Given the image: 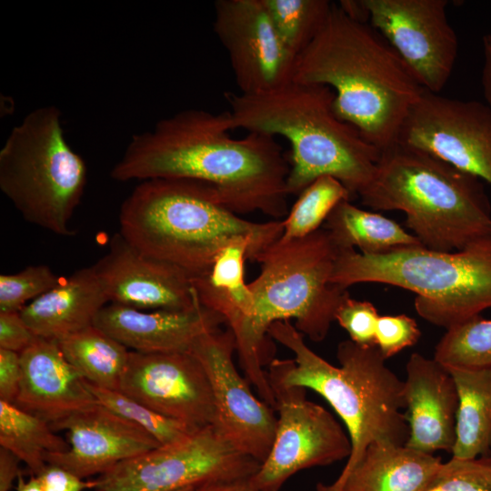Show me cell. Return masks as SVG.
Returning a JSON list of instances; mask_svg holds the SVG:
<instances>
[{
  "label": "cell",
  "instance_id": "obj_1",
  "mask_svg": "<svg viewBox=\"0 0 491 491\" xmlns=\"http://www.w3.org/2000/svg\"><path fill=\"white\" fill-rule=\"evenodd\" d=\"M228 111L185 109L133 135L111 169L114 180L189 179L215 187L223 203L242 215L279 218L288 213L290 165L269 135L234 138Z\"/></svg>",
  "mask_w": 491,
  "mask_h": 491
},
{
  "label": "cell",
  "instance_id": "obj_2",
  "mask_svg": "<svg viewBox=\"0 0 491 491\" xmlns=\"http://www.w3.org/2000/svg\"><path fill=\"white\" fill-rule=\"evenodd\" d=\"M293 81L329 86L336 115L380 151L397 143L425 90L376 30L350 18L335 3L317 35L297 56Z\"/></svg>",
  "mask_w": 491,
  "mask_h": 491
},
{
  "label": "cell",
  "instance_id": "obj_3",
  "mask_svg": "<svg viewBox=\"0 0 491 491\" xmlns=\"http://www.w3.org/2000/svg\"><path fill=\"white\" fill-rule=\"evenodd\" d=\"M339 249L325 227L302 238L277 239L256 258L261 271L248 284L250 311L226 323L247 379L273 408L276 399L265 368L274 359L268 329L275 322L294 319L295 327L313 342L326 338L348 294L331 283Z\"/></svg>",
  "mask_w": 491,
  "mask_h": 491
},
{
  "label": "cell",
  "instance_id": "obj_4",
  "mask_svg": "<svg viewBox=\"0 0 491 491\" xmlns=\"http://www.w3.org/2000/svg\"><path fill=\"white\" fill-rule=\"evenodd\" d=\"M268 335L295 356L271 361L266 370L270 384L315 391L346 427L351 454L338 477L346 476L372 444L406 445L409 427L402 412L404 381L386 366L376 346L342 341L336 352L340 366H336L309 348L290 321L275 322Z\"/></svg>",
  "mask_w": 491,
  "mask_h": 491
},
{
  "label": "cell",
  "instance_id": "obj_5",
  "mask_svg": "<svg viewBox=\"0 0 491 491\" xmlns=\"http://www.w3.org/2000/svg\"><path fill=\"white\" fill-rule=\"evenodd\" d=\"M334 97L329 86L296 81L263 94H225L233 129L278 135L290 143L289 195L322 176L358 195L373 179L381 151L336 115Z\"/></svg>",
  "mask_w": 491,
  "mask_h": 491
},
{
  "label": "cell",
  "instance_id": "obj_6",
  "mask_svg": "<svg viewBox=\"0 0 491 491\" xmlns=\"http://www.w3.org/2000/svg\"><path fill=\"white\" fill-rule=\"evenodd\" d=\"M119 225V234L133 246L191 278L205 276L231 241L249 239L257 256L284 229L282 220L243 218L206 183L174 178L141 181L120 206Z\"/></svg>",
  "mask_w": 491,
  "mask_h": 491
},
{
  "label": "cell",
  "instance_id": "obj_7",
  "mask_svg": "<svg viewBox=\"0 0 491 491\" xmlns=\"http://www.w3.org/2000/svg\"><path fill=\"white\" fill-rule=\"evenodd\" d=\"M358 195L372 209L405 213L406 226L429 250H462L491 237V204L481 179L400 143L381 151Z\"/></svg>",
  "mask_w": 491,
  "mask_h": 491
},
{
  "label": "cell",
  "instance_id": "obj_8",
  "mask_svg": "<svg viewBox=\"0 0 491 491\" xmlns=\"http://www.w3.org/2000/svg\"><path fill=\"white\" fill-rule=\"evenodd\" d=\"M331 283L346 290L359 283L409 290L416 294V313L447 330L491 308V237L451 252L417 246L365 255L339 249Z\"/></svg>",
  "mask_w": 491,
  "mask_h": 491
},
{
  "label": "cell",
  "instance_id": "obj_9",
  "mask_svg": "<svg viewBox=\"0 0 491 491\" xmlns=\"http://www.w3.org/2000/svg\"><path fill=\"white\" fill-rule=\"evenodd\" d=\"M61 116L56 106L45 105L12 128L0 150V189L27 222L71 236L87 169L66 141Z\"/></svg>",
  "mask_w": 491,
  "mask_h": 491
},
{
  "label": "cell",
  "instance_id": "obj_10",
  "mask_svg": "<svg viewBox=\"0 0 491 491\" xmlns=\"http://www.w3.org/2000/svg\"><path fill=\"white\" fill-rule=\"evenodd\" d=\"M260 463L230 445L213 426L127 459L96 480L95 491H178L251 478Z\"/></svg>",
  "mask_w": 491,
  "mask_h": 491
},
{
  "label": "cell",
  "instance_id": "obj_11",
  "mask_svg": "<svg viewBox=\"0 0 491 491\" xmlns=\"http://www.w3.org/2000/svg\"><path fill=\"white\" fill-rule=\"evenodd\" d=\"M277 411L271 450L249 479L257 491H279L297 472L348 458V434L326 408L306 397L307 389L270 384Z\"/></svg>",
  "mask_w": 491,
  "mask_h": 491
},
{
  "label": "cell",
  "instance_id": "obj_12",
  "mask_svg": "<svg viewBox=\"0 0 491 491\" xmlns=\"http://www.w3.org/2000/svg\"><path fill=\"white\" fill-rule=\"evenodd\" d=\"M397 143L426 152L491 186V106L424 90Z\"/></svg>",
  "mask_w": 491,
  "mask_h": 491
},
{
  "label": "cell",
  "instance_id": "obj_13",
  "mask_svg": "<svg viewBox=\"0 0 491 491\" xmlns=\"http://www.w3.org/2000/svg\"><path fill=\"white\" fill-rule=\"evenodd\" d=\"M368 24L396 52L424 89L439 94L451 77L457 35L447 0H363Z\"/></svg>",
  "mask_w": 491,
  "mask_h": 491
},
{
  "label": "cell",
  "instance_id": "obj_14",
  "mask_svg": "<svg viewBox=\"0 0 491 491\" xmlns=\"http://www.w3.org/2000/svg\"><path fill=\"white\" fill-rule=\"evenodd\" d=\"M190 351L211 384L215 409L213 426L237 451L263 463L274 442L276 416L274 408L255 396L237 371L233 333L229 328L207 332Z\"/></svg>",
  "mask_w": 491,
  "mask_h": 491
},
{
  "label": "cell",
  "instance_id": "obj_15",
  "mask_svg": "<svg viewBox=\"0 0 491 491\" xmlns=\"http://www.w3.org/2000/svg\"><path fill=\"white\" fill-rule=\"evenodd\" d=\"M214 13V32L239 93H267L293 81L297 56L277 35L262 0H216Z\"/></svg>",
  "mask_w": 491,
  "mask_h": 491
},
{
  "label": "cell",
  "instance_id": "obj_16",
  "mask_svg": "<svg viewBox=\"0 0 491 491\" xmlns=\"http://www.w3.org/2000/svg\"><path fill=\"white\" fill-rule=\"evenodd\" d=\"M119 391L160 415L194 428L215 422L211 384L204 366L191 351H130Z\"/></svg>",
  "mask_w": 491,
  "mask_h": 491
},
{
  "label": "cell",
  "instance_id": "obj_17",
  "mask_svg": "<svg viewBox=\"0 0 491 491\" xmlns=\"http://www.w3.org/2000/svg\"><path fill=\"white\" fill-rule=\"evenodd\" d=\"M109 303L140 310H189L199 302L183 269L144 254L119 233L92 266Z\"/></svg>",
  "mask_w": 491,
  "mask_h": 491
},
{
  "label": "cell",
  "instance_id": "obj_18",
  "mask_svg": "<svg viewBox=\"0 0 491 491\" xmlns=\"http://www.w3.org/2000/svg\"><path fill=\"white\" fill-rule=\"evenodd\" d=\"M65 430L69 448L49 453L47 464L86 478L159 446L145 430L100 404L80 411L52 427Z\"/></svg>",
  "mask_w": 491,
  "mask_h": 491
},
{
  "label": "cell",
  "instance_id": "obj_19",
  "mask_svg": "<svg viewBox=\"0 0 491 491\" xmlns=\"http://www.w3.org/2000/svg\"><path fill=\"white\" fill-rule=\"evenodd\" d=\"M406 446L427 453H452L456 438L458 393L450 371L434 358L413 353L406 365Z\"/></svg>",
  "mask_w": 491,
  "mask_h": 491
},
{
  "label": "cell",
  "instance_id": "obj_20",
  "mask_svg": "<svg viewBox=\"0 0 491 491\" xmlns=\"http://www.w3.org/2000/svg\"><path fill=\"white\" fill-rule=\"evenodd\" d=\"M224 317L200 302L189 310H140L108 303L94 326L130 351L169 353L190 351L204 334L220 328Z\"/></svg>",
  "mask_w": 491,
  "mask_h": 491
},
{
  "label": "cell",
  "instance_id": "obj_21",
  "mask_svg": "<svg viewBox=\"0 0 491 491\" xmlns=\"http://www.w3.org/2000/svg\"><path fill=\"white\" fill-rule=\"evenodd\" d=\"M23 378L15 406L53 427L97 404L86 381L67 361L56 340L36 337L20 353Z\"/></svg>",
  "mask_w": 491,
  "mask_h": 491
},
{
  "label": "cell",
  "instance_id": "obj_22",
  "mask_svg": "<svg viewBox=\"0 0 491 491\" xmlns=\"http://www.w3.org/2000/svg\"><path fill=\"white\" fill-rule=\"evenodd\" d=\"M109 303L92 266L62 277L49 291L28 303L20 314L38 337L59 340L94 325Z\"/></svg>",
  "mask_w": 491,
  "mask_h": 491
},
{
  "label": "cell",
  "instance_id": "obj_23",
  "mask_svg": "<svg viewBox=\"0 0 491 491\" xmlns=\"http://www.w3.org/2000/svg\"><path fill=\"white\" fill-rule=\"evenodd\" d=\"M442 465L434 454L406 446L372 444L344 476L317 491H425Z\"/></svg>",
  "mask_w": 491,
  "mask_h": 491
},
{
  "label": "cell",
  "instance_id": "obj_24",
  "mask_svg": "<svg viewBox=\"0 0 491 491\" xmlns=\"http://www.w3.org/2000/svg\"><path fill=\"white\" fill-rule=\"evenodd\" d=\"M458 393L456 438L452 457L470 459L491 454V366L446 367Z\"/></svg>",
  "mask_w": 491,
  "mask_h": 491
},
{
  "label": "cell",
  "instance_id": "obj_25",
  "mask_svg": "<svg viewBox=\"0 0 491 491\" xmlns=\"http://www.w3.org/2000/svg\"><path fill=\"white\" fill-rule=\"evenodd\" d=\"M325 228L340 249L357 247L365 255H381L405 247L423 246L412 233L396 221L361 209L350 199L336 205L326 220Z\"/></svg>",
  "mask_w": 491,
  "mask_h": 491
},
{
  "label": "cell",
  "instance_id": "obj_26",
  "mask_svg": "<svg viewBox=\"0 0 491 491\" xmlns=\"http://www.w3.org/2000/svg\"><path fill=\"white\" fill-rule=\"evenodd\" d=\"M67 361L88 383L119 390L130 350L94 325L57 340Z\"/></svg>",
  "mask_w": 491,
  "mask_h": 491
},
{
  "label": "cell",
  "instance_id": "obj_27",
  "mask_svg": "<svg viewBox=\"0 0 491 491\" xmlns=\"http://www.w3.org/2000/svg\"><path fill=\"white\" fill-rule=\"evenodd\" d=\"M0 447L14 454L37 476L47 465L46 455L65 451L69 444L44 419L0 400Z\"/></svg>",
  "mask_w": 491,
  "mask_h": 491
},
{
  "label": "cell",
  "instance_id": "obj_28",
  "mask_svg": "<svg viewBox=\"0 0 491 491\" xmlns=\"http://www.w3.org/2000/svg\"><path fill=\"white\" fill-rule=\"evenodd\" d=\"M262 3L277 35L296 56L317 35L333 5L328 0H262Z\"/></svg>",
  "mask_w": 491,
  "mask_h": 491
},
{
  "label": "cell",
  "instance_id": "obj_29",
  "mask_svg": "<svg viewBox=\"0 0 491 491\" xmlns=\"http://www.w3.org/2000/svg\"><path fill=\"white\" fill-rule=\"evenodd\" d=\"M298 195L282 220V240L298 239L316 232L338 203L352 197L345 185L331 176L317 178Z\"/></svg>",
  "mask_w": 491,
  "mask_h": 491
},
{
  "label": "cell",
  "instance_id": "obj_30",
  "mask_svg": "<svg viewBox=\"0 0 491 491\" xmlns=\"http://www.w3.org/2000/svg\"><path fill=\"white\" fill-rule=\"evenodd\" d=\"M433 358L446 367L491 366V319L477 316L447 329Z\"/></svg>",
  "mask_w": 491,
  "mask_h": 491
},
{
  "label": "cell",
  "instance_id": "obj_31",
  "mask_svg": "<svg viewBox=\"0 0 491 491\" xmlns=\"http://www.w3.org/2000/svg\"><path fill=\"white\" fill-rule=\"evenodd\" d=\"M86 384L98 404L145 430L160 446L181 441L199 429L164 416L119 390Z\"/></svg>",
  "mask_w": 491,
  "mask_h": 491
},
{
  "label": "cell",
  "instance_id": "obj_32",
  "mask_svg": "<svg viewBox=\"0 0 491 491\" xmlns=\"http://www.w3.org/2000/svg\"><path fill=\"white\" fill-rule=\"evenodd\" d=\"M61 277L45 265L29 266L0 276V311H18L55 286Z\"/></svg>",
  "mask_w": 491,
  "mask_h": 491
},
{
  "label": "cell",
  "instance_id": "obj_33",
  "mask_svg": "<svg viewBox=\"0 0 491 491\" xmlns=\"http://www.w3.org/2000/svg\"><path fill=\"white\" fill-rule=\"evenodd\" d=\"M425 491H491V454L442 463Z\"/></svg>",
  "mask_w": 491,
  "mask_h": 491
},
{
  "label": "cell",
  "instance_id": "obj_34",
  "mask_svg": "<svg viewBox=\"0 0 491 491\" xmlns=\"http://www.w3.org/2000/svg\"><path fill=\"white\" fill-rule=\"evenodd\" d=\"M378 317V312L371 302L351 298L349 294L336 313V321L347 332L350 340L362 346H376Z\"/></svg>",
  "mask_w": 491,
  "mask_h": 491
},
{
  "label": "cell",
  "instance_id": "obj_35",
  "mask_svg": "<svg viewBox=\"0 0 491 491\" xmlns=\"http://www.w3.org/2000/svg\"><path fill=\"white\" fill-rule=\"evenodd\" d=\"M421 336L416 320L406 315L379 316L376 345L387 359L417 343Z\"/></svg>",
  "mask_w": 491,
  "mask_h": 491
},
{
  "label": "cell",
  "instance_id": "obj_36",
  "mask_svg": "<svg viewBox=\"0 0 491 491\" xmlns=\"http://www.w3.org/2000/svg\"><path fill=\"white\" fill-rule=\"evenodd\" d=\"M37 336L18 311H0V348L23 352Z\"/></svg>",
  "mask_w": 491,
  "mask_h": 491
},
{
  "label": "cell",
  "instance_id": "obj_37",
  "mask_svg": "<svg viewBox=\"0 0 491 491\" xmlns=\"http://www.w3.org/2000/svg\"><path fill=\"white\" fill-rule=\"evenodd\" d=\"M43 491H85L95 489L97 480H84L71 471L56 465L47 464L35 476Z\"/></svg>",
  "mask_w": 491,
  "mask_h": 491
},
{
  "label": "cell",
  "instance_id": "obj_38",
  "mask_svg": "<svg viewBox=\"0 0 491 491\" xmlns=\"http://www.w3.org/2000/svg\"><path fill=\"white\" fill-rule=\"evenodd\" d=\"M23 378L19 353L0 348V400L15 404Z\"/></svg>",
  "mask_w": 491,
  "mask_h": 491
},
{
  "label": "cell",
  "instance_id": "obj_39",
  "mask_svg": "<svg viewBox=\"0 0 491 491\" xmlns=\"http://www.w3.org/2000/svg\"><path fill=\"white\" fill-rule=\"evenodd\" d=\"M21 461L10 451L0 447V491H10L21 475Z\"/></svg>",
  "mask_w": 491,
  "mask_h": 491
},
{
  "label": "cell",
  "instance_id": "obj_40",
  "mask_svg": "<svg viewBox=\"0 0 491 491\" xmlns=\"http://www.w3.org/2000/svg\"><path fill=\"white\" fill-rule=\"evenodd\" d=\"M484 65L481 83L486 104L491 106V34L483 36Z\"/></svg>",
  "mask_w": 491,
  "mask_h": 491
},
{
  "label": "cell",
  "instance_id": "obj_41",
  "mask_svg": "<svg viewBox=\"0 0 491 491\" xmlns=\"http://www.w3.org/2000/svg\"><path fill=\"white\" fill-rule=\"evenodd\" d=\"M249 479L208 483L199 486L195 491H257Z\"/></svg>",
  "mask_w": 491,
  "mask_h": 491
},
{
  "label": "cell",
  "instance_id": "obj_42",
  "mask_svg": "<svg viewBox=\"0 0 491 491\" xmlns=\"http://www.w3.org/2000/svg\"><path fill=\"white\" fill-rule=\"evenodd\" d=\"M337 5L350 18L362 23H368V12L363 0H341Z\"/></svg>",
  "mask_w": 491,
  "mask_h": 491
},
{
  "label": "cell",
  "instance_id": "obj_43",
  "mask_svg": "<svg viewBox=\"0 0 491 491\" xmlns=\"http://www.w3.org/2000/svg\"><path fill=\"white\" fill-rule=\"evenodd\" d=\"M16 491H43L37 477L32 475L28 479H25L22 474L17 479Z\"/></svg>",
  "mask_w": 491,
  "mask_h": 491
},
{
  "label": "cell",
  "instance_id": "obj_44",
  "mask_svg": "<svg viewBox=\"0 0 491 491\" xmlns=\"http://www.w3.org/2000/svg\"><path fill=\"white\" fill-rule=\"evenodd\" d=\"M196 487H187V488H184V489H181V490H178V491H195Z\"/></svg>",
  "mask_w": 491,
  "mask_h": 491
}]
</instances>
